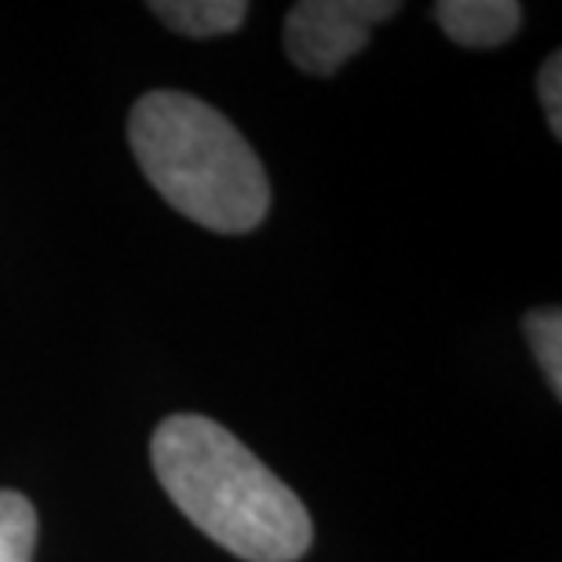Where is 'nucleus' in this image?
Listing matches in <instances>:
<instances>
[{
  "label": "nucleus",
  "instance_id": "nucleus-2",
  "mask_svg": "<svg viewBox=\"0 0 562 562\" xmlns=\"http://www.w3.org/2000/svg\"><path fill=\"white\" fill-rule=\"evenodd\" d=\"M128 146L143 176L176 212L220 234L256 231L271 183L249 139L187 92H150L128 114Z\"/></svg>",
  "mask_w": 562,
  "mask_h": 562
},
{
  "label": "nucleus",
  "instance_id": "nucleus-8",
  "mask_svg": "<svg viewBox=\"0 0 562 562\" xmlns=\"http://www.w3.org/2000/svg\"><path fill=\"white\" fill-rule=\"evenodd\" d=\"M537 95H541L552 136L562 139V52H552L544 59L541 74H537Z\"/></svg>",
  "mask_w": 562,
  "mask_h": 562
},
{
  "label": "nucleus",
  "instance_id": "nucleus-7",
  "mask_svg": "<svg viewBox=\"0 0 562 562\" xmlns=\"http://www.w3.org/2000/svg\"><path fill=\"white\" fill-rule=\"evenodd\" d=\"M526 340L533 347V358L541 366L548 387L562 398V314L559 307H537L526 314Z\"/></svg>",
  "mask_w": 562,
  "mask_h": 562
},
{
  "label": "nucleus",
  "instance_id": "nucleus-1",
  "mask_svg": "<svg viewBox=\"0 0 562 562\" xmlns=\"http://www.w3.org/2000/svg\"><path fill=\"white\" fill-rule=\"evenodd\" d=\"M150 460L161 490L209 541L245 562H296L314 541L303 501L227 427L179 413L157 424Z\"/></svg>",
  "mask_w": 562,
  "mask_h": 562
},
{
  "label": "nucleus",
  "instance_id": "nucleus-3",
  "mask_svg": "<svg viewBox=\"0 0 562 562\" xmlns=\"http://www.w3.org/2000/svg\"><path fill=\"white\" fill-rule=\"evenodd\" d=\"M398 11V0H300L285 15V52L303 74L333 77Z\"/></svg>",
  "mask_w": 562,
  "mask_h": 562
},
{
  "label": "nucleus",
  "instance_id": "nucleus-4",
  "mask_svg": "<svg viewBox=\"0 0 562 562\" xmlns=\"http://www.w3.org/2000/svg\"><path fill=\"white\" fill-rule=\"evenodd\" d=\"M435 22L460 48H501L522 26V4L515 0H438Z\"/></svg>",
  "mask_w": 562,
  "mask_h": 562
},
{
  "label": "nucleus",
  "instance_id": "nucleus-6",
  "mask_svg": "<svg viewBox=\"0 0 562 562\" xmlns=\"http://www.w3.org/2000/svg\"><path fill=\"white\" fill-rule=\"evenodd\" d=\"M37 512L19 490H0V562H33Z\"/></svg>",
  "mask_w": 562,
  "mask_h": 562
},
{
  "label": "nucleus",
  "instance_id": "nucleus-5",
  "mask_svg": "<svg viewBox=\"0 0 562 562\" xmlns=\"http://www.w3.org/2000/svg\"><path fill=\"white\" fill-rule=\"evenodd\" d=\"M150 11L168 30L198 41L234 33L249 19V4L245 0H154Z\"/></svg>",
  "mask_w": 562,
  "mask_h": 562
}]
</instances>
